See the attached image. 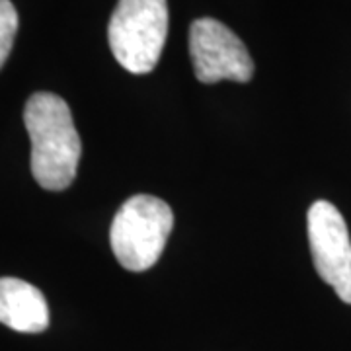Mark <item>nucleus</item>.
I'll return each mask as SVG.
<instances>
[{
  "label": "nucleus",
  "mask_w": 351,
  "mask_h": 351,
  "mask_svg": "<svg viewBox=\"0 0 351 351\" xmlns=\"http://www.w3.org/2000/svg\"><path fill=\"white\" fill-rule=\"evenodd\" d=\"M18 12L10 0H0V69L4 66L12 51L18 32Z\"/></svg>",
  "instance_id": "obj_7"
},
{
  "label": "nucleus",
  "mask_w": 351,
  "mask_h": 351,
  "mask_svg": "<svg viewBox=\"0 0 351 351\" xmlns=\"http://www.w3.org/2000/svg\"><path fill=\"white\" fill-rule=\"evenodd\" d=\"M174 228V213L154 195H133L121 205L110 228L112 250L129 271H147L160 260Z\"/></svg>",
  "instance_id": "obj_2"
},
{
  "label": "nucleus",
  "mask_w": 351,
  "mask_h": 351,
  "mask_svg": "<svg viewBox=\"0 0 351 351\" xmlns=\"http://www.w3.org/2000/svg\"><path fill=\"white\" fill-rule=\"evenodd\" d=\"M0 324L22 334H39L49 326L43 293L16 277H0Z\"/></svg>",
  "instance_id": "obj_6"
},
{
  "label": "nucleus",
  "mask_w": 351,
  "mask_h": 351,
  "mask_svg": "<svg viewBox=\"0 0 351 351\" xmlns=\"http://www.w3.org/2000/svg\"><path fill=\"white\" fill-rule=\"evenodd\" d=\"M166 36V0H119L108 25L113 57L133 75H147L156 66Z\"/></svg>",
  "instance_id": "obj_3"
},
{
  "label": "nucleus",
  "mask_w": 351,
  "mask_h": 351,
  "mask_svg": "<svg viewBox=\"0 0 351 351\" xmlns=\"http://www.w3.org/2000/svg\"><path fill=\"white\" fill-rule=\"evenodd\" d=\"M306 226L318 276L351 304V239L343 217L330 201H316L308 209Z\"/></svg>",
  "instance_id": "obj_5"
},
{
  "label": "nucleus",
  "mask_w": 351,
  "mask_h": 351,
  "mask_svg": "<svg viewBox=\"0 0 351 351\" xmlns=\"http://www.w3.org/2000/svg\"><path fill=\"white\" fill-rule=\"evenodd\" d=\"M32 141V174L39 186L63 191L76 178L82 145L69 104L51 92L34 94L24 110Z\"/></svg>",
  "instance_id": "obj_1"
},
{
  "label": "nucleus",
  "mask_w": 351,
  "mask_h": 351,
  "mask_svg": "<svg viewBox=\"0 0 351 351\" xmlns=\"http://www.w3.org/2000/svg\"><path fill=\"white\" fill-rule=\"evenodd\" d=\"M189 55L193 73L203 84L248 82L254 75V61L242 39L213 18H199L191 24Z\"/></svg>",
  "instance_id": "obj_4"
}]
</instances>
